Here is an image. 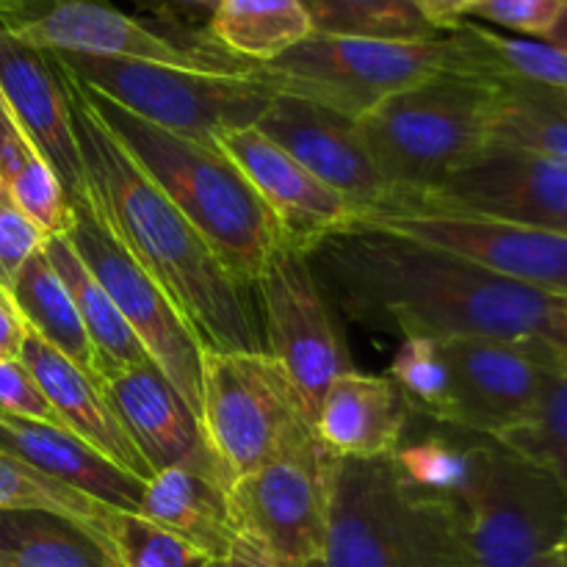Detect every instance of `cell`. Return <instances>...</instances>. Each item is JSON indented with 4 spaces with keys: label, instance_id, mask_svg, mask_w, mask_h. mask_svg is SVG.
<instances>
[{
    "label": "cell",
    "instance_id": "obj_47",
    "mask_svg": "<svg viewBox=\"0 0 567 567\" xmlns=\"http://www.w3.org/2000/svg\"><path fill=\"white\" fill-rule=\"evenodd\" d=\"M526 567H567V551H565V546L559 548V551L548 554V557L537 559V563H532V565H526Z\"/></svg>",
    "mask_w": 567,
    "mask_h": 567
},
{
    "label": "cell",
    "instance_id": "obj_46",
    "mask_svg": "<svg viewBox=\"0 0 567 567\" xmlns=\"http://www.w3.org/2000/svg\"><path fill=\"white\" fill-rule=\"evenodd\" d=\"M546 42H551V44H557V48L567 50V9H565V14L559 17L557 28H554V31H551V37H548Z\"/></svg>",
    "mask_w": 567,
    "mask_h": 567
},
{
    "label": "cell",
    "instance_id": "obj_28",
    "mask_svg": "<svg viewBox=\"0 0 567 567\" xmlns=\"http://www.w3.org/2000/svg\"><path fill=\"white\" fill-rule=\"evenodd\" d=\"M11 293L25 319L28 330L42 338L48 347L64 354L83 371L94 374V354L89 343L83 321L78 316L75 302H72L70 288L53 269V264L44 255V247L28 258L20 275L11 282ZM97 377V374H94Z\"/></svg>",
    "mask_w": 567,
    "mask_h": 567
},
{
    "label": "cell",
    "instance_id": "obj_6",
    "mask_svg": "<svg viewBox=\"0 0 567 567\" xmlns=\"http://www.w3.org/2000/svg\"><path fill=\"white\" fill-rule=\"evenodd\" d=\"M199 421L227 485L316 441L291 380L269 352H203Z\"/></svg>",
    "mask_w": 567,
    "mask_h": 567
},
{
    "label": "cell",
    "instance_id": "obj_33",
    "mask_svg": "<svg viewBox=\"0 0 567 567\" xmlns=\"http://www.w3.org/2000/svg\"><path fill=\"white\" fill-rule=\"evenodd\" d=\"M97 546L111 567H205L208 557L138 513L109 509Z\"/></svg>",
    "mask_w": 567,
    "mask_h": 567
},
{
    "label": "cell",
    "instance_id": "obj_5",
    "mask_svg": "<svg viewBox=\"0 0 567 567\" xmlns=\"http://www.w3.org/2000/svg\"><path fill=\"white\" fill-rule=\"evenodd\" d=\"M491 83L446 70L391 94L358 120L365 147L393 192L385 214H399L435 192L491 147Z\"/></svg>",
    "mask_w": 567,
    "mask_h": 567
},
{
    "label": "cell",
    "instance_id": "obj_9",
    "mask_svg": "<svg viewBox=\"0 0 567 567\" xmlns=\"http://www.w3.org/2000/svg\"><path fill=\"white\" fill-rule=\"evenodd\" d=\"M460 507L474 567H526L567 543V502L557 480L487 437L474 449Z\"/></svg>",
    "mask_w": 567,
    "mask_h": 567
},
{
    "label": "cell",
    "instance_id": "obj_43",
    "mask_svg": "<svg viewBox=\"0 0 567 567\" xmlns=\"http://www.w3.org/2000/svg\"><path fill=\"white\" fill-rule=\"evenodd\" d=\"M205 567H282V565L277 563V559L271 557L258 540H252V537L247 535H238L236 540H233V546L227 548V554H221V557L216 559H208V565Z\"/></svg>",
    "mask_w": 567,
    "mask_h": 567
},
{
    "label": "cell",
    "instance_id": "obj_30",
    "mask_svg": "<svg viewBox=\"0 0 567 567\" xmlns=\"http://www.w3.org/2000/svg\"><path fill=\"white\" fill-rule=\"evenodd\" d=\"M0 567H111V563L81 526L59 515L3 509Z\"/></svg>",
    "mask_w": 567,
    "mask_h": 567
},
{
    "label": "cell",
    "instance_id": "obj_22",
    "mask_svg": "<svg viewBox=\"0 0 567 567\" xmlns=\"http://www.w3.org/2000/svg\"><path fill=\"white\" fill-rule=\"evenodd\" d=\"M413 410L391 377L352 369L327 388L313 430L332 457H391L402 446Z\"/></svg>",
    "mask_w": 567,
    "mask_h": 567
},
{
    "label": "cell",
    "instance_id": "obj_26",
    "mask_svg": "<svg viewBox=\"0 0 567 567\" xmlns=\"http://www.w3.org/2000/svg\"><path fill=\"white\" fill-rule=\"evenodd\" d=\"M44 255L53 264V269L59 271L64 286L70 288L72 302H75L78 316L83 321V330H86L89 343H92L94 374H97V380H109V377H116L122 371L147 363L150 358L144 352V347L133 336L127 321L122 319L116 305L111 302L109 291L100 286L97 277L89 271V266L78 258L70 238H48L44 241Z\"/></svg>",
    "mask_w": 567,
    "mask_h": 567
},
{
    "label": "cell",
    "instance_id": "obj_32",
    "mask_svg": "<svg viewBox=\"0 0 567 567\" xmlns=\"http://www.w3.org/2000/svg\"><path fill=\"white\" fill-rule=\"evenodd\" d=\"M313 31L336 37L419 42L441 37L413 0H302Z\"/></svg>",
    "mask_w": 567,
    "mask_h": 567
},
{
    "label": "cell",
    "instance_id": "obj_2",
    "mask_svg": "<svg viewBox=\"0 0 567 567\" xmlns=\"http://www.w3.org/2000/svg\"><path fill=\"white\" fill-rule=\"evenodd\" d=\"M59 70L70 94L89 205L97 219L169 297L203 352H266L247 288L230 275L192 221L133 164L94 114L81 83L61 64Z\"/></svg>",
    "mask_w": 567,
    "mask_h": 567
},
{
    "label": "cell",
    "instance_id": "obj_45",
    "mask_svg": "<svg viewBox=\"0 0 567 567\" xmlns=\"http://www.w3.org/2000/svg\"><path fill=\"white\" fill-rule=\"evenodd\" d=\"M17 133H20V127H17L14 116H11L9 105H6L3 92H0V150H3L6 144L17 136Z\"/></svg>",
    "mask_w": 567,
    "mask_h": 567
},
{
    "label": "cell",
    "instance_id": "obj_29",
    "mask_svg": "<svg viewBox=\"0 0 567 567\" xmlns=\"http://www.w3.org/2000/svg\"><path fill=\"white\" fill-rule=\"evenodd\" d=\"M491 86V144L529 150L567 166V92L518 83Z\"/></svg>",
    "mask_w": 567,
    "mask_h": 567
},
{
    "label": "cell",
    "instance_id": "obj_10",
    "mask_svg": "<svg viewBox=\"0 0 567 567\" xmlns=\"http://www.w3.org/2000/svg\"><path fill=\"white\" fill-rule=\"evenodd\" d=\"M0 28L44 53L127 59L214 75H249L255 66L221 50L205 31H161L109 0H0Z\"/></svg>",
    "mask_w": 567,
    "mask_h": 567
},
{
    "label": "cell",
    "instance_id": "obj_19",
    "mask_svg": "<svg viewBox=\"0 0 567 567\" xmlns=\"http://www.w3.org/2000/svg\"><path fill=\"white\" fill-rule=\"evenodd\" d=\"M0 92L17 127L64 186L70 205L89 199L70 94L53 55L0 28Z\"/></svg>",
    "mask_w": 567,
    "mask_h": 567
},
{
    "label": "cell",
    "instance_id": "obj_20",
    "mask_svg": "<svg viewBox=\"0 0 567 567\" xmlns=\"http://www.w3.org/2000/svg\"><path fill=\"white\" fill-rule=\"evenodd\" d=\"M100 382L153 476L166 468H194L225 480L199 415L150 360Z\"/></svg>",
    "mask_w": 567,
    "mask_h": 567
},
{
    "label": "cell",
    "instance_id": "obj_3",
    "mask_svg": "<svg viewBox=\"0 0 567 567\" xmlns=\"http://www.w3.org/2000/svg\"><path fill=\"white\" fill-rule=\"evenodd\" d=\"M83 92L133 164L192 221L230 275L249 291L269 255L286 241L277 219L236 161L219 144L177 136L138 120L89 86H83Z\"/></svg>",
    "mask_w": 567,
    "mask_h": 567
},
{
    "label": "cell",
    "instance_id": "obj_34",
    "mask_svg": "<svg viewBox=\"0 0 567 567\" xmlns=\"http://www.w3.org/2000/svg\"><path fill=\"white\" fill-rule=\"evenodd\" d=\"M0 177L9 186L11 197L22 208V214L39 227L48 238L64 236L72 225V210L70 199H66L64 186L50 169L48 161L22 138L14 150L3 158L0 164Z\"/></svg>",
    "mask_w": 567,
    "mask_h": 567
},
{
    "label": "cell",
    "instance_id": "obj_36",
    "mask_svg": "<svg viewBox=\"0 0 567 567\" xmlns=\"http://www.w3.org/2000/svg\"><path fill=\"white\" fill-rule=\"evenodd\" d=\"M474 449L476 443L457 446L441 437H426L413 446H399L393 460L413 487L460 502L471 480V468H474Z\"/></svg>",
    "mask_w": 567,
    "mask_h": 567
},
{
    "label": "cell",
    "instance_id": "obj_40",
    "mask_svg": "<svg viewBox=\"0 0 567 567\" xmlns=\"http://www.w3.org/2000/svg\"><path fill=\"white\" fill-rule=\"evenodd\" d=\"M0 413L42 421V424H59L42 388L22 360H0Z\"/></svg>",
    "mask_w": 567,
    "mask_h": 567
},
{
    "label": "cell",
    "instance_id": "obj_7",
    "mask_svg": "<svg viewBox=\"0 0 567 567\" xmlns=\"http://www.w3.org/2000/svg\"><path fill=\"white\" fill-rule=\"evenodd\" d=\"M83 86L155 127L216 144L227 131L258 125L275 92L249 75H214L181 66L100 55L50 53Z\"/></svg>",
    "mask_w": 567,
    "mask_h": 567
},
{
    "label": "cell",
    "instance_id": "obj_1",
    "mask_svg": "<svg viewBox=\"0 0 567 567\" xmlns=\"http://www.w3.org/2000/svg\"><path fill=\"white\" fill-rule=\"evenodd\" d=\"M308 260L321 291L369 330L435 341L496 338L567 360L559 293L371 227H349L324 238Z\"/></svg>",
    "mask_w": 567,
    "mask_h": 567
},
{
    "label": "cell",
    "instance_id": "obj_35",
    "mask_svg": "<svg viewBox=\"0 0 567 567\" xmlns=\"http://www.w3.org/2000/svg\"><path fill=\"white\" fill-rule=\"evenodd\" d=\"M496 443L546 468L567 502V371H554L535 413Z\"/></svg>",
    "mask_w": 567,
    "mask_h": 567
},
{
    "label": "cell",
    "instance_id": "obj_15",
    "mask_svg": "<svg viewBox=\"0 0 567 567\" xmlns=\"http://www.w3.org/2000/svg\"><path fill=\"white\" fill-rule=\"evenodd\" d=\"M399 214L482 216L567 233V166L529 150L491 144Z\"/></svg>",
    "mask_w": 567,
    "mask_h": 567
},
{
    "label": "cell",
    "instance_id": "obj_18",
    "mask_svg": "<svg viewBox=\"0 0 567 567\" xmlns=\"http://www.w3.org/2000/svg\"><path fill=\"white\" fill-rule=\"evenodd\" d=\"M216 144L236 161L249 186L271 210L280 225L282 241L302 249L305 255L324 238L358 225V210L341 194L310 175L255 125L221 133Z\"/></svg>",
    "mask_w": 567,
    "mask_h": 567
},
{
    "label": "cell",
    "instance_id": "obj_11",
    "mask_svg": "<svg viewBox=\"0 0 567 567\" xmlns=\"http://www.w3.org/2000/svg\"><path fill=\"white\" fill-rule=\"evenodd\" d=\"M252 291L260 302L264 349L282 365L305 415L316 424L327 388L352 371L308 255L280 244L260 269Z\"/></svg>",
    "mask_w": 567,
    "mask_h": 567
},
{
    "label": "cell",
    "instance_id": "obj_21",
    "mask_svg": "<svg viewBox=\"0 0 567 567\" xmlns=\"http://www.w3.org/2000/svg\"><path fill=\"white\" fill-rule=\"evenodd\" d=\"M20 360L31 371L33 380L39 382L44 399H48L55 419L66 432L81 437L94 452L103 454L105 460H111L125 474L136 476L138 482L153 480V471L144 463L138 449L133 446L131 435L122 426L116 410L111 408L103 382L97 377L66 360L64 354L48 347L31 330H28L25 343H22Z\"/></svg>",
    "mask_w": 567,
    "mask_h": 567
},
{
    "label": "cell",
    "instance_id": "obj_14",
    "mask_svg": "<svg viewBox=\"0 0 567 567\" xmlns=\"http://www.w3.org/2000/svg\"><path fill=\"white\" fill-rule=\"evenodd\" d=\"M327 471L330 454L319 437L230 485L238 535L258 540L282 567L321 559L327 543Z\"/></svg>",
    "mask_w": 567,
    "mask_h": 567
},
{
    "label": "cell",
    "instance_id": "obj_42",
    "mask_svg": "<svg viewBox=\"0 0 567 567\" xmlns=\"http://www.w3.org/2000/svg\"><path fill=\"white\" fill-rule=\"evenodd\" d=\"M136 3L150 9L153 14L164 17V20L172 22L175 28H183L188 25V22L199 20H205V25H208V17L214 14L219 0H136Z\"/></svg>",
    "mask_w": 567,
    "mask_h": 567
},
{
    "label": "cell",
    "instance_id": "obj_41",
    "mask_svg": "<svg viewBox=\"0 0 567 567\" xmlns=\"http://www.w3.org/2000/svg\"><path fill=\"white\" fill-rule=\"evenodd\" d=\"M28 338V324L14 302L11 288L0 286V360H20L22 343Z\"/></svg>",
    "mask_w": 567,
    "mask_h": 567
},
{
    "label": "cell",
    "instance_id": "obj_23",
    "mask_svg": "<svg viewBox=\"0 0 567 567\" xmlns=\"http://www.w3.org/2000/svg\"><path fill=\"white\" fill-rule=\"evenodd\" d=\"M0 449L122 513H136L142 502L144 482L116 468L111 460L59 424L0 413Z\"/></svg>",
    "mask_w": 567,
    "mask_h": 567
},
{
    "label": "cell",
    "instance_id": "obj_4",
    "mask_svg": "<svg viewBox=\"0 0 567 567\" xmlns=\"http://www.w3.org/2000/svg\"><path fill=\"white\" fill-rule=\"evenodd\" d=\"M324 567H474L454 498L410 485L396 460L332 457Z\"/></svg>",
    "mask_w": 567,
    "mask_h": 567
},
{
    "label": "cell",
    "instance_id": "obj_38",
    "mask_svg": "<svg viewBox=\"0 0 567 567\" xmlns=\"http://www.w3.org/2000/svg\"><path fill=\"white\" fill-rule=\"evenodd\" d=\"M565 9L567 0H471L465 20L476 17L526 39H548Z\"/></svg>",
    "mask_w": 567,
    "mask_h": 567
},
{
    "label": "cell",
    "instance_id": "obj_39",
    "mask_svg": "<svg viewBox=\"0 0 567 567\" xmlns=\"http://www.w3.org/2000/svg\"><path fill=\"white\" fill-rule=\"evenodd\" d=\"M44 241L48 236L22 214L6 181L0 177V286L11 288L22 266L44 247Z\"/></svg>",
    "mask_w": 567,
    "mask_h": 567
},
{
    "label": "cell",
    "instance_id": "obj_37",
    "mask_svg": "<svg viewBox=\"0 0 567 567\" xmlns=\"http://www.w3.org/2000/svg\"><path fill=\"white\" fill-rule=\"evenodd\" d=\"M391 380L419 413L437 421L446 408L449 371L435 338H404L391 363Z\"/></svg>",
    "mask_w": 567,
    "mask_h": 567
},
{
    "label": "cell",
    "instance_id": "obj_12",
    "mask_svg": "<svg viewBox=\"0 0 567 567\" xmlns=\"http://www.w3.org/2000/svg\"><path fill=\"white\" fill-rule=\"evenodd\" d=\"M70 238L78 258L89 266L100 286L109 291L111 302L127 321L133 336L147 352L150 363L172 382L177 393L192 404L194 413H203V347L192 327L186 324L175 305L150 280L147 271L125 252L109 227L97 219L89 199L75 205Z\"/></svg>",
    "mask_w": 567,
    "mask_h": 567
},
{
    "label": "cell",
    "instance_id": "obj_31",
    "mask_svg": "<svg viewBox=\"0 0 567 567\" xmlns=\"http://www.w3.org/2000/svg\"><path fill=\"white\" fill-rule=\"evenodd\" d=\"M3 509H33V513L59 515V518L81 526L97 543L105 515L114 507L42 474L17 454L0 449V513Z\"/></svg>",
    "mask_w": 567,
    "mask_h": 567
},
{
    "label": "cell",
    "instance_id": "obj_24",
    "mask_svg": "<svg viewBox=\"0 0 567 567\" xmlns=\"http://www.w3.org/2000/svg\"><path fill=\"white\" fill-rule=\"evenodd\" d=\"M227 491L225 480L205 471L166 468L144 482L136 513L216 559L238 537Z\"/></svg>",
    "mask_w": 567,
    "mask_h": 567
},
{
    "label": "cell",
    "instance_id": "obj_8",
    "mask_svg": "<svg viewBox=\"0 0 567 567\" xmlns=\"http://www.w3.org/2000/svg\"><path fill=\"white\" fill-rule=\"evenodd\" d=\"M446 70L443 33L419 42H388L313 31L280 59L255 64L249 78L271 92L310 100L358 122L391 94Z\"/></svg>",
    "mask_w": 567,
    "mask_h": 567
},
{
    "label": "cell",
    "instance_id": "obj_25",
    "mask_svg": "<svg viewBox=\"0 0 567 567\" xmlns=\"http://www.w3.org/2000/svg\"><path fill=\"white\" fill-rule=\"evenodd\" d=\"M449 42V70L491 83L563 89L567 92V50L546 39L509 37L474 20L443 33Z\"/></svg>",
    "mask_w": 567,
    "mask_h": 567
},
{
    "label": "cell",
    "instance_id": "obj_13",
    "mask_svg": "<svg viewBox=\"0 0 567 567\" xmlns=\"http://www.w3.org/2000/svg\"><path fill=\"white\" fill-rule=\"evenodd\" d=\"M437 349L449 371L446 408L437 421L487 441H502L524 424L554 371H567L559 354L496 338H443Z\"/></svg>",
    "mask_w": 567,
    "mask_h": 567
},
{
    "label": "cell",
    "instance_id": "obj_27",
    "mask_svg": "<svg viewBox=\"0 0 567 567\" xmlns=\"http://www.w3.org/2000/svg\"><path fill=\"white\" fill-rule=\"evenodd\" d=\"M205 33L247 64H269L313 33L302 0H219Z\"/></svg>",
    "mask_w": 567,
    "mask_h": 567
},
{
    "label": "cell",
    "instance_id": "obj_48",
    "mask_svg": "<svg viewBox=\"0 0 567 567\" xmlns=\"http://www.w3.org/2000/svg\"><path fill=\"white\" fill-rule=\"evenodd\" d=\"M305 567H324V563H321V559H313V563L305 565Z\"/></svg>",
    "mask_w": 567,
    "mask_h": 567
},
{
    "label": "cell",
    "instance_id": "obj_17",
    "mask_svg": "<svg viewBox=\"0 0 567 567\" xmlns=\"http://www.w3.org/2000/svg\"><path fill=\"white\" fill-rule=\"evenodd\" d=\"M255 127L280 144L310 175L341 194L358 210V221L391 208V186L377 169L358 122L349 116L275 92V100Z\"/></svg>",
    "mask_w": 567,
    "mask_h": 567
},
{
    "label": "cell",
    "instance_id": "obj_49",
    "mask_svg": "<svg viewBox=\"0 0 567 567\" xmlns=\"http://www.w3.org/2000/svg\"><path fill=\"white\" fill-rule=\"evenodd\" d=\"M563 313H565V319H567V293L563 297Z\"/></svg>",
    "mask_w": 567,
    "mask_h": 567
},
{
    "label": "cell",
    "instance_id": "obj_16",
    "mask_svg": "<svg viewBox=\"0 0 567 567\" xmlns=\"http://www.w3.org/2000/svg\"><path fill=\"white\" fill-rule=\"evenodd\" d=\"M354 227L441 249L540 291L567 293V233L460 214H385L369 216Z\"/></svg>",
    "mask_w": 567,
    "mask_h": 567
},
{
    "label": "cell",
    "instance_id": "obj_44",
    "mask_svg": "<svg viewBox=\"0 0 567 567\" xmlns=\"http://www.w3.org/2000/svg\"><path fill=\"white\" fill-rule=\"evenodd\" d=\"M413 3L437 33H449L465 20L471 0H413Z\"/></svg>",
    "mask_w": 567,
    "mask_h": 567
}]
</instances>
